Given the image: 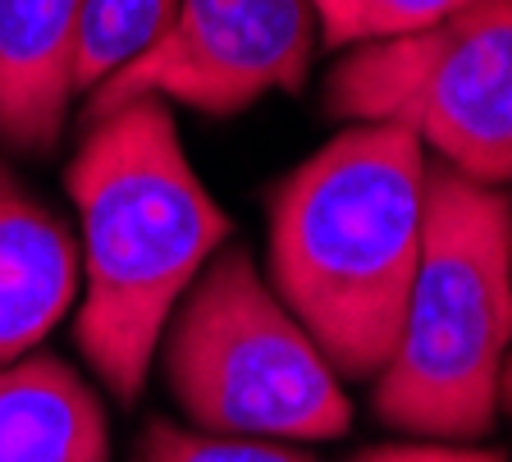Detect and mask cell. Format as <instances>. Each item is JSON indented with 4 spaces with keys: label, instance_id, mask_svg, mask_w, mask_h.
<instances>
[{
    "label": "cell",
    "instance_id": "obj_1",
    "mask_svg": "<svg viewBox=\"0 0 512 462\" xmlns=\"http://www.w3.org/2000/svg\"><path fill=\"white\" fill-rule=\"evenodd\" d=\"M78 206V353L115 403H138L174 307L234 220L215 206L174 129L170 101L138 97L87 119L69 161Z\"/></svg>",
    "mask_w": 512,
    "mask_h": 462
},
{
    "label": "cell",
    "instance_id": "obj_2",
    "mask_svg": "<svg viewBox=\"0 0 512 462\" xmlns=\"http://www.w3.org/2000/svg\"><path fill=\"white\" fill-rule=\"evenodd\" d=\"M430 156L389 124H348L270 193L275 293L339 380H375L403 330L421 257Z\"/></svg>",
    "mask_w": 512,
    "mask_h": 462
},
{
    "label": "cell",
    "instance_id": "obj_3",
    "mask_svg": "<svg viewBox=\"0 0 512 462\" xmlns=\"http://www.w3.org/2000/svg\"><path fill=\"white\" fill-rule=\"evenodd\" d=\"M512 353V197L430 165L421 257L371 412L416 440L471 444L499 421Z\"/></svg>",
    "mask_w": 512,
    "mask_h": 462
},
{
    "label": "cell",
    "instance_id": "obj_4",
    "mask_svg": "<svg viewBox=\"0 0 512 462\" xmlns=\"http://www.w3.org/2000/svg\"><path fill=\"white\" fill-rule=\"evenodd\" d=\"M160 353L192 430L298 444L339 440L352 426L339 371L238 243H224L192 280Z\"/></svg>",
    "mask_w": 512,
    "mask_h": 462
},
{
    "label": "cell",
    "instance_id": "obj_5",
    "mask_svg": "<svg viewBox=\"0 0 512 462\" xmlns=\"http://www.w3.org/2000/svg\"><path fill=\"white\" fill-rule=\"evenodd\" d=\"M320 101L343 124L412 133L462 179L512 188V0H471L421 33L352 46Z\"/></svg>",
    "mask_w": 512,
    "mask_h": 462
},
{
    "label": "cell",
    "instance_id": "obj_6",
    "mask_svg": "<svg viewBox=\"0 0 512 462\" xmlns=\"http://www.w3.org/2000/svg\"><path fill=\"white\" fill-rule=\"evenodd\" d=\"M316 42L307 0H179L156 42L87 92L83 119L138 97L243 115L270 92H302Z\"/></svg>",
    "mask_w": 512,
    "mask_h": 462
},
{
    "label": "cell",
    "instance_id": "obj_7",
    "mask_svg": "<svg viewBox=\"0 0 512 462\" xmlns=\"http://www.w3.org/2000/svg\"><path fill=\"white\" fill-rule=\"evenodd\" d=\"M87 0H0V138L51 156L74 101V42Z\"/></svg>",
    "mask_w": 512,
    "mask_h": 462
},
{
    "label": "cell",
    "instance_id": "obj_8",
    "mask_svg": "<svg viewBox=\"0 0 512 462\" xmlns=\"http://www.w3.org/2000/svg\"><path fill=\"white\" fill-rule=\"evenodd\" d=\"M78 298V243L46 206L0 193V366L28 357Z\"/></svg>",
    "mask_w": 512,
    "mask_h": 462
},
{
    "label": "cell",
    "instance_id": "obj_9",
    "mask_svg": "<svg viewBox=\"0 0 512 462\" xmlns=\"http://www.w3.org/2000/svg\"><path fill=\"white\" fill-rule=\"evenodd\" d=\"M0 462H110V421L69 362L28 353L0 366Z\"/></svg>",
    "mask_w": 512,
    "mask_h": 462
},
{
    "label": "cell",
    "instance_id": "obj_10",
    "mask_svg": "<svg viewBox=\"0 0 512 462\" xmlns=\"http://www.w3.org/2000/svg\"><path fill=\"white\" fill-rule=\"evenodd\" d=\"M174 10L179 0H87L74 42V97H87L128 60H138L165 33Z\"/></svg>",
    "mask_w": 512,
    "mask_h": 462
},
{
    "label": "cell",
    "instance_id": "obj_11",
    "mask_svg": "<svg viewBox=\"0 0 512 462\" xmlns=\"http://www.w3.org/2000/svg\"><path fill=\"white\" fill-rule=\"evenodd\" d=\"M307 5L316 14L320 42L334 51H352V46L421 33L471 0H307Z\"/></svg>",
    "mask_w": 512,
    "mask_h": 462
},
{
    "label": "cell",
    "instance_id": "obj_12",
    "mask_svg": "<svg viewBox=\"0 0 512 462\" xmlns=\"http://www.w3.org/2000/svg\"><path fill=\"white\" fill-rule=\"evenodd\" d=\"M133 462H316L279 440H238V435H206L183 430L174 421H147L133 444Z\"/></svg>",
    "mask_w": 512,
    "mask_h": 462
},
{
    "label": "cell",
    "instance_id": "obj_13",
    "mask_svg": "<svg viewBox=\"0 0 512 462\" xmlns=\"http://www.w3.org/2000/svg\"><path fill=\"white\" fill-rule=\"evenodd\" d=\"M352 462H508L499 449L480 444H448V440H403V444H375L362 449Z\"/></svg>",
    "mask_w": 512,
    "mask_h": 462
},
{
    "label": "cell",
    "instance_id": "obj_14",
    "mask_svg": "<svg viewBox=\"0 0 512 462\" xmlns=\"http://www.w3.org/2000/svg\"><path fill=\"white\" fill-rule=\"evenodd\" d=\"M499 408L512 412V353H508V362H503V376H499Z\"/></svg>",
    "mask_w": 512,
    "mask_h": 462
},
{
    "label": "cell",
    "instance_id": "obj_15",
    "mask_svg": "<svg viewBox=\"0 0 512 462\" xmlns=\"http://www.w3.org/2000/svg\"><path fill=\"white\" fill-rule=\"evenodd\" d=\"M14 188H19V183H14V174H10V165L0 161V193H14Z\"/></svg>",
    "mask_w": 512,
    "mask_h": 462
}]
</instances>
